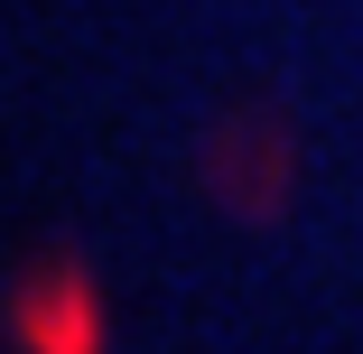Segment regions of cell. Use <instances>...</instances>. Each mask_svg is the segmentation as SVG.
<instances>
[{
	"instance_id": "cell-1",
	"label": "cell",
	"mask_w": 363,
	"mask_h": 354,
	"mask_svg": "<svg viewBox=\"0 0 363 354\" xmlns=\"http://www.w3.org/2000/svg\"><path fill=\"white\" fill-rule=\"evenodd\" d=\"M94 345V308L75 280H47V299H28V354H84Z\"/></svg>"
}]
</instances>
